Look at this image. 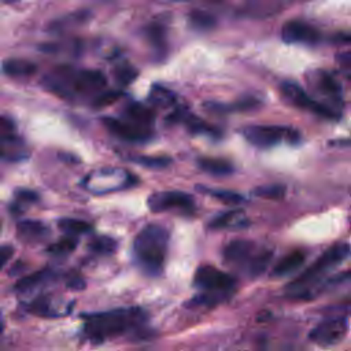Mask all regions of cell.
<instances>
[{"label":"cell","instance_id":"d6986e66","mask_svg":"<svg viewBox=\"0 0 351 351\" xmlns=\"http://www.w3.org/2000/svg\"><path fill=\"white\" fill-rule=\"evenodd\" d=\"M24 151L25 146L18 139V136L0 142V158H5L9 161H20L25 157Z\"/></svg>","mask_w":351,"mask_h":351},{"label":"cell","instance_id":"9a60e30c","mask_svg":"<svg viewBox=\"0 0 351 351\" xmlns=\"http://www.w3.org/2000/svg\"><path fill=\"white\" fill-rule=\"evenodd\" d=\"M247 225V220L243 214V211L232 210L220 214L210 222V228L213 229H239L244 228Z\"/></svg>","mask_w":351,"mask_h":351},{"label":"cell","instance_id":"603a6c76","mask_svg":"<svg viewBox=\"0 0 351 351\" xmlns=\"http://www.w3.org/2000/svg\"><path fill=\"white\" fill-rule=\"evenodd\" d=\"M60 228L68 233L69 236H77V235H84L88 233L92 226L83 221V220H75V218H64L60 221Z\"/></svg>","mask_w":351,"mask_h":351},{"label":"cell","instance_id":"8d00e7d4","mask_svg":"<svg viewBox=\"0 0 351 351\" xmlns=\"http://www.w3.org/2000/svg\"><path fill=\"white\" fill-rule=\"evenodd\" d=\"M17 199H18L20 203H32L38 199V195L34 191L23 190V191L17 192Z\"/></svg>","mask_w":351,"mask_h":351},{"label":"cell","instance_id":"74e56055","mask_svg":"<svg viewBox=\"0 0 351 351\" xmlns=\"http://www.w3.org/2000/svg\"><path fill=\"white\" fill-rule=\"evenodd\" d=\"M339 61H340V64H341L343 66L351 69V53H346V54L340 55V57H339Z\"/></svg>","mask_w":351,"mask_h":351},{"label":"cell","instance_id":"f35d334b","mask_svg":"<svg viewBox=\"0 0 351 351\" xmlns=\"http://www.w3.org/2000/svg\"><path fill=\"white\" fill-rule=\"evenodd\" d=\"M3 2H6V3H14V2H17V0H3Z\"/></svg>","mask_w":351,"mask_h":351},{"label":"cell","instance_id":"4316f807","mask_svg":"<svg viewBox=\"0 0 351 351\" xmlns=\"http://www.w3.org/2000/svg\"><path fill=\"white\" fill-rule=\"evenodd\" d=\"M76 247H77V239L75 236H68V237H64L60 242L54 243L49 248V251L55 255H66V254H70L72 251H75Z\"/></svg>","mask_w":351,"mask_h":351},{"label":"cell","instance_id":"9c48e42d","mask_svg":"<svg viewBox=\"0 0 351 351\" xmlns=\"http://www.w3.org/2000/svg\"><path fill=\"white\" fill-rule=\"evenodd\" d=\"M280 90H281L283 96L288 102H291L294 106L307 110V112H311V113L321 116L324 118H328V120L336 118V114L329 107L313 101L299 86H296L294 83H284V84H281Z\"/></svg>","mask_w":351,"mask_h":351},{"label":"cell","instance_id":"2e32d148","mask_svg":"<svg viewBox=\"0 0 351 351\" xmlns=\"http://www.w3.org/2000/svg\"><path fill=\"white\" fill-rule=\"evenodd\" d=\"M306 257L303 252L300 251H295V252H291L288 255H285L284 258H281L276 266L273 268V276L274 277H283V276H288L291 273H294L295 270H298L303 262H304Z\"/></svg>","mask_w":351,"mask_h":351},{"label":"cell","instance_id":"cb8c5ba5","mask_svg":"<svg viewBox=\"0 0 351 351\" xmlns=\"http://www.w3.org/2000/svg\"><path fill=\"white\" fill-rule=\"evenodd\" d=\"M90 248L98 254H113L117 250V242L109 236H99L91 242Z\"/></svg>","mask_w":351,"mask_h":351},{"label":"cell","instance_id":"5b68a950","mask_svg":"<svg viewBox=\"0 0 351 351\" xmlns=\"http://www.w3.org/2000/svg\"><path fill=\"white\" fill-rule=\"evenodd\" d=\"M243 136L246 140L259 148H269L284 139L288 142H296L299 139L298 132L288 128L280 127H268V125H252L243 131Z\"/></svg>","mask_w":351,"mask_h":351},{"label":"cell","instance_id":"d6a6232c","mask_svg":"<svg viewBox=\"0 0 351 351\" xmlns=\"http://www.w3.org/2000/svg\"><path fill=\"white\" fill-rule=\"evenodd\" d=\"M46 276H47L46 272H38V273H35V274H32V276H27V277L21 278V280L17 283L16 288H17V289H23V291L31 289V288H34L35 285H38L42 280H44Z\"/></svg>","mask_w":351,"mask_h":351},{"label":"cell","instance_id":"30bf717a","mask_svg":"<svg viewBox=\"0 0 351 351\" xmlns=\"http://www.w3.org/2000/svg\"><path fill=\"white\" fill-rule=\"evenodd\" d=\"M261 248L252 243L251 240H232L228 243L224 248V259L229 265H236L243 268L244 270L248 269V266L252 263V261L259 254Z\"/></svg>","mask_w":351,"mask_h":351},{"label":"cell","instance_id":"277c9868","mask_svg":"<svg viewBox=\"0 0 351 351\" xmlns=\"http://www.w3.org/2000/svg\"><path fill=\"white\" fill-rule=\"evenodd\" d=\"M350 252V247L346 243H337L332 247H329L324 254H321L311 266H309L299 277H296L294 281H291L287 287V289L291 292V295L302 296V295H310L313 294V289L317 287V284L340 262H343Z\"/></svg>","mask_w":351,"mask_h":351},{"label":"cell","instance_id":"8992f818","mask_svg":"<svg viewBox=\"0 0 351 351\" xmlns=\"http://www.w3.org/2000/svg\"><path fill=\"white\" fill-rule=\"evenodd\" d=\"M347 332L348 320L346 317H333L320 322L310 332V340L320 347H332L339 344Z\"/></svg>","mask_w":351,"mask_h":351},{"label":"cell","instance_id":"4dcf8cb0","mask_svg":"<svg viewBox=\"0 0 351 351\" xmlns=\"http://www.w3.org/2000/svg\"><path fill=\"white\" fill-rule=\"evenodd\" d=\"M135 162L150 169H164L170 165V159L162 157H136Z\"/></svg>","mask_w":351,"mask_h":351},{"label":"cell","instance_id":"484cf974","mask_svg":"<svg viewBox=\"0 0 351 351\" xmlns=\"http://www.w3.org/2000/svg\"><path fill=\"white\" fill-rule=\"evenodd\" d=\"M150 99L155 105L169 106L174 102V95H173V92H170L169 90H166L164 87L154 86L151 90V94H150Z\"/></svg>","mask_w":351,"mask_h":351},{"label":"cell","instance_id":"52a82bcc","mask_svg":"<svg viewBox=\"0 0 351 351\" xmlns=\"http://www.w3.org/2000/svg\"><path fill=\"white\" fill-rule=\"evenodd\" d=\"M147 203L153 213H164L169 210H181L191 213L195 207L194 198L180 191L155 192L148 198Z\"/></svg>","mask_w":351,"mask_h":351},{"label":"cell","instance_id":"ab89813d","mask_svg":"<svg viewBox=\"0 0 351 351\" xmlns=\"http://www.w3.org/2000/svg\"><path fill=\"white\" fill-rule=\"evenodd\" d=\"M0 332H2V324H0Z\"/></svg>","mask_w":351,"mask_h":351},{"label":"cell","instance_id":"3957f363","mask_svg":"<svg viewBox=\"0 0 351 351\" xmlns=\"http://www.w3.org/2000/svg\"><path fill=\"white\" fill-rule=\"evenodd\" d=\"M146 320V313L139 307L116 309L105 313L90 315L86 325V332L95 340L120 336L132 328L139 326Z\"/></svg>","mask_w":351,"mask_h":351},{"label":"cell","instance_id":"7a4b0ae2","mask_svg":"<svg viewBox=\"0 0 351 351\" xmlns=\"http://www.w3.org/2000/svg\"><path fill=\"white\" fill-rule=\"evenodd\" d=\"M169 246L168 231L155 224L144 226L133 242V252L140 266L150 274H159L164 269Z\"/></svg>","mask_w":351,"mask_h":351},{"label":"cell","instance_id":"6da1fadb","mask_svg":"<svg viewBox=\"0 0 351 351\" xmlns=\"http://www.w3.org/2000/svg\"><path fill=\"white\" fill-rule=\"evenodd\" d=\"M106 84L107 80L99 70H75L69 66L58 68L44 79L46 88L65 99L99 94Z\"/></svg>","mask_w":351,"mask_h":351},{"label":"cell","instance_id":"e575fe53","mask_svg":"<svg viewBox=\"0 0 351 351\" xmlns=\"http://www.w3.org/2000/svg\"><path fill=\"white\" fill-rule=\"evenodd\" d=\"M121 95H122V94L118 92V91H112V92L102 94L101 96L96 98V101L94 102V105H95V107H99V109L107 107V106L113 105L114 102H117V101L121 98Z\"/></svg>","mask_w":351,"mask_h":351},{"label":"cell","instance_id":"836d02e7","mask_svg":"<svg viewBox=\"0 0 351 351\" xmlns=\"http://www.w3.org/2000/svg\"><path fill=\"white\" fill-rule=\"evenodd\" d=\"M320 87L322 91H325L329 95H339L340 94V88L339 84L332 79L330 75L328 73H321L320 76Z\"/></svg>","mask_w":351,"mask_h":351},{"label":"cell","instance_id":"ac0fdd59","mask_svg":"<svg viewBox=\"0 0 351 351\" xmlns=\"http://www.w3.org/2000/svg\"><path fill=\"white\" fill-rule=\"evenodd\" d=\"M198 165L203 172L213 176H228L235 170L231 162L220 158H199Z\"/></svg>","mask_w":351,"mask_h":351},{"label":"cell","instance_id":"4fadbf2b","mask_svg":"<svg viewBox=\"0 0 351 351\" xmlns=\"http://www.w3.org/2000/svg\"><path fill=\"white\" fill-rule=\"evenodd\" d=\"M172 120L173 121H183L187 125V128L190 129V132H192V133H196V135H210V136H214V138H220L221 136L220 131H217L216 128H213L211 125H209L207 122H205L203 120L198 118L194 114L179 112V113H174L172 116Z\"/></svg>","mask_w":351,"mask_h":351},{"label":"cell","instance_id":"d590c367","mask_svg":"<svg viewBox=\"0 0 351 351\" xmlns=\"http://www.w3.org/2000/svg\"><path fill=\"white\" fill-rule=\"evenodd\" d=\"M14 248L12 246H0V270H2L8 262L13 258Z\"/></svg>","mask_w":351,"mask_h":351},{"label":"cell","instance_id":"e0dca14e","mask_svg":"<svg viewBox=\"0 0 351 351\" xmlns=\"http://www.w3.org/2000/svg\"><path fill=\"white\" fill-rule=\"evenodd\" d=\"M2 69L8 76L21 79V77H29L35 75L38 70V66L27 60H6L3 62Z\"/></svg>","mask_w":351,"mask_h":351},{"label":"cell","instance_id":"5bb4252c","mask_svg":"<svg viewBox=\"0 0 351 351\" xmlns=\"http://www.w3.org/2000/svg\"><path fill=\"white\" fill-rule=\"evenodd\" d=\"M17 235L21 240H25L29 243H36V242H40L44 237H47L49 228L40 221L27 220V221H21L17 225Z\"/></svg>","mask_w":351,"mask_h":351},{"label":"cell","instance_id":"44dd1931","mask_svg":"<svg viewBox=\"0 0 351 351\" xmlns=\"http://www.w3.org/2000/svg\"><path fill=\"white\" fill-rule=\"evenodd\" d=\"M273 258V252L272 250H268V248H261L259 254L257 255V258L252 261V263L248 266V269L246 270L248 276L251 277H259L265 270L266 268L269 266L270 261Z\"/></svg>","mask_w":351,"mask_h":351},{"label":"cell","instance_id":"f546056e","mask_svg":"<svg viewBox=\"0 0 351 351\" xmlns=\"http://www.w3.org/2000/svg\"><path fill=\"white\" fill-rule=\"evenodd\" d=\"M116 79L122 86H129L138 77V70L129 65H121L114 72Z\"/></svg>","mask_w":351,"mask_h":351},{"label":"cell","instance_id":"7402d4cb","mask_svg":"<svg viewBox=\"0 0 351 351\" xmlns=\"http://www.w3.org/2000/svg\"><path fill=\"white\" fill-rule=\"evenodd\" d=\"M190 23L198 31H210L217 24L214 16L202 10H194L190 13Z\"/></svg>","mask_w":351,"mask_h":351},{"label":"cell","instance_id":"ba28073f","mask_svg":"<svg viewBox=\"0 0 351 351\" xmlns=\"http://www.w3.org/2000/svg\"><path fill=\"white\" fill-rule=\"evenodd\" d=\"M194 284L207 292H225L235 285V278L211 265H202L195 276Z\"/></svg>","mask_w":351,"mask_h":351},{"label":"cell","instance_id":"ffe728a7","mask_svg":"<svg viewBox=\"0 0 351 351\" xmlns=\"http://www.w3.org/2000/svg\"><path fill=\"white\" fill-rule=\"evenodd\" d=\"M127 117L129 120H132L135 122V125L146 128L147 125L153 124L155 114L150 107L140 105V103H133L127 109Z\"/></svg>","mask_w":351,"mask_h":351},{"label":"cell","instance_id":"8fae6325","mask_svg":"<svg viewBox=\"0 0 351 351\" xmlns=\"http://www.w3.org/2000/svg\"><path fill=\"white\" fill-rule=\"evenodd\" d=\"M320 32L302 21H288L281 29V39L289 44H315L320 42Z\"/></svg>","mask_w":351,"mask_h":351},{"label":"cell","instance_id":"1f68e13d","mask_svg":"<svg viewBox=\"0 0 351 351\" xmlns=\"http://www.w3.org/2000/svg\"><path fill=\"white\" fill-rule=\"evenodd\" d=\"M16 136H17V129L14 122L8 117L0 116V142L16 138Z\"/></svg>","mask_w":351,"mask_h":351},{"label":"cell","instance_id":"7c38bea8","mask_svg":"<svg viewBox=\"0 0 351 351\" xmlns=\"http://www.w3.org/2000/svg\"><path fill=\"white\" fill-rule=\"evenodd\" d=\"M105 127L116 136H118L122 140L132 142V143H142L151 139V132L143 127L124 122L121 120L116 118H105L103 120Z\"/></svg>","mask_w":351,"mask_h":351},{"label":"cell","instance_id":"f1b7e54d","mask_svg":"<svg viewBox=\"0 0 351 351\" xmlns=\"http://www.w3.org/2000/svg\"><path fill=\"white\" fill-rule=\"evenodd\" d=\"M254 194L259 198L263 199H281L285 194V188L278 184H272V185H262L258 187Z\"/></svg>","mask_w":351,"mask_h":351},{"label":"cell","instance_id":"83f0119b","mask_svg":"<svg viewBox=\"0 0 351 351\" xmlns=\"http://www.w3.org/2000/svg\"><path fill=\"white\" fill-rule=\"evenodd\" d=\"M209 195L216 198L217 200H221L226 205H239L244 200V198L236 192L225 191V190H205Z\"/></svg>","mask_w":351,"mask_h":351},{"label":"cell","instance_id":"d4e9b609","mask_svg":"<svg viewBox=\"0 0 351 351\" xmlns=\"http://www.w3.org/2000/svg\"><path fill=\"white\" fill-rule=\"evenodd\" d=\"M147 38L150 40V43L158 50L162 51L165 50L166 46V35H165V29L162 25L159 24H154L147 29Z\"/></svg>","mask_w":351,"mask_h":351}]
</instances>
